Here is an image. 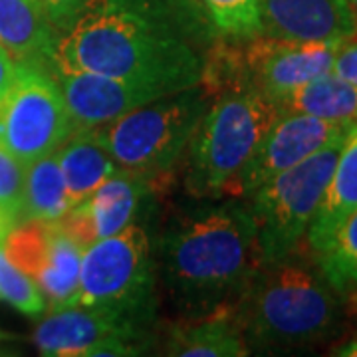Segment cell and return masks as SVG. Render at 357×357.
<instances>
[{
	"label": "cell",
	"instance_id": "24",
	"mask_svg": "<svg viewBox=\"0 0 357 357\" xmlns=\"http://www.w3.org/2000/svg\"><path fill=\"white\" fill-rule=\"evenodd\" d=\"M0 300L20 314L36 318L46 312V298L26 272L14 266L0 246Z\"/></svg>",
	"mask_w": 357,
	"mask_h": 357
},
{
	"label": "cell",
	"instance_id": "8",
	"mask_svg": "<svg viewBox=\"0 0 357 357\" xmlns=\"http://www.w3.org/2000/svg\"><path fill=\"white\" fill-rule=\"evenodd\" d=\"M76 123L50 68L16 64L13 84L0 98V145L24 165L54 153Z\"/></svg>",
	"mask_w": 357,
	"mask_h": 357
},
{
	"label": "cell",
	"instance_id": "21",
	"mask_svg": "<svg viewBox=\"0 0 357 357\" xmlns=\"http://www.w3.org/2000/svg\"><path fill=\"white\" fill-rule=\"evenodd\" d=\"M70 208V197L56 153L44 155L28 163L18 222H56Z\"/></svg>",
	"mask_w": 357,
	"mask_h": 357
},
{
	"label": "cell",
	"instance_id": "3",
	"mask_svg": "<svg viewBox=\"0 0 357 357\" xmlns=\"http://www.w3.org/2000/svg\"><path fill=\"white\" fill-rule=\"evenodd\" d=\"M236 314L250 354H280L333 335L340 296L318 266L292 255L258 266L236 302Z\"/></svg>",
	"mask_w": 357,
	"mask_h": 357
},
{
	"label": "cell",
	"instance_id": "20",
	"mask_svg": "<svg viewBox=\"0 0 357 357\" xmlns=\"http://www.w3.org/2000/svg\"><path fill=\"white\" fill-rule=\"evenodd\" d=\"M280 114H306L347 128L357 123V86L333 72L314 77L276 102Z\"/></svg>",
	"mask_w": 357,
	"mask_h": 357
},
{
	"label": "cell",
	"instance_id": "22",
	"mask_svg": "<svg viewBox=\"0 0 357 357\" xmlns=\"http://www.w3.org/2000/svg\"><path fill=\"white\" fill-rule=\"evenodd\" d=\"M316 266L340 298L357 296V211L314 252Z\"/></svg>",
	"mask_w": 357,
	"mask_h": 357
},
{
	"label": "cell",
	"instance_id": "18",
	"mask_svg": "<svg viewBox=\"0 0 357 357\" xmlns=\"http://www.w3.org/2000/svg\"><path fill=\"white\" fill-rule=\"evenodd\" d=\"M54 153L64 175L70 206L86 201L119 169L98 128L76 129Z\"/></svg>",
	"mask_w": 357,
	"mask_h": 357
},
{
	"label": "cell",
	"instance_id": "6",
	"mask_svg": "<svg viewBox=\"0 0 357 357\" xmlns=\"http://www.w3.org/2000/svg\"><path fill=\"white\" fill-rule=\"evenodd\" d=\"M208 102L204 89L195 86L143 103L98 129L119 169L153 183L185 159Z\"/></svg>",
	"mask_w": 357,
	"mask_h": 357
},
{
	"label": "cell",
	"instance_id": "7",
	"mask_svg": "<svg viewBox=\"0 0 357 357\" xmlns=\"http://www.w3.org/2000/svg\"><path fill=\"white\" fill-rule=\"evenodd\" d=\"M344 139L333 141L248 195L262 262H278L298 252L318 213Z\"/></svg>",
	"mask_w": 357,
	"mask_h": 357
},
{
	"label": "cell",
	"instance_id": "27",
	"mask_svg": "<svg viewBox=\"0 0 357 357\" xmlns=\"http://www.w3.org/2000/svg\"><path fill=\"white\" fill-rule=\"evenodd\" d=\"M46 6V13L50 16L52 24L56 26V30L62 34L70 22L76 18L79 8L84 6L86 0H42Z\"/></svg>",
	"mask_w": 357,
	"mask_h": 357
},
{
	"label": "cell",
	"instance_id": "32",
	"mask_svg": "<svg viewBox=\"0 0 357 357\" xmlns=\"http://www.w3.org/2000/svg\"><path fill=\"white\" fill-rule=\"evenodd\" d=\"M8 337H10V335H8V333H6V332H2V330H0V342H2V340H8Z\"/></svg>",
	"mask_w": 357,
	"mask_h": 357
},
{
	"label": "cell",
	"instance_id": "11",
	"mask_svg": "<svg viewBox=\"0 0 357 357\" xmlns=\"http://www.w3.org/2000/svg\"><path fill=\"white\" fill-rule=\"evenodd\" d=\"M344 40H288L258 34L241 42L248 82L276 103L294 88L330 74Z\"/></svg>",
	"mask_w": 357,
	"mask_h": 357
},
{
	"label": "cell",
	"instance_id": "23",
	"mask_svg": "<svg viewBox=\"0 0 357 357\" xmlns=\"http://www.w3.org/2000/svg\"><path fill=\"white\" fill-rule=\"evenodd\" d=\"M217 32L227 40L243 42L262 34L260 0H199Z\"/></svg>",
	"mask_w": 357,
	"mask_h": 357
},
{
	"label": "cell",
	"instance_id": "12",
	"mask_svg": "<svg viewBox=\"0 0 357 357\" xmlns=\"http://www.w3.org/2000/svg\"><path fill=\"white\" fill-rule=\"evenodd\" d=\"M347 131V126L314 115L280 114L238 177L234 199L248 197L282 171L302 163L333 141L344 139Z\"/></svg>",
	"mask_w": 357,
	"mask_h": 357
},
{
	"label": "cell",
	"instance_id": "25",
	"mask_svg": "<svg viewBox=\"0 0 357 357\" xmlns=\"http://www.w3.org/2000/svg\"><path fill=\"white\" fill-rule=\"evenodd\" d=\"M26 165L0 145V211L18 222L24 195Z\"/></svg>",
	"mask_w": 357,
	"mask_h": 357
},
{
	"label": "cell",
	"instance_id": "15",
	"mask_svg": "<svg viewBox=\"0 0 357 357\" xmlns=\"http://www.w3.org/2000/svg\"><path fill=\"white\" fill-rule=\"evenodd\" d=\"M262 34L288 40H349L357 20L347 0H260Z\"/></svg>",
	"mask_w": 357,
	"mask_h": 357
},
{
	"label": "cell",
	"instance_id": "19",
	"mask_svg": "<svg viewBox=\"0 0 357 357\" xmlns=\"http://www.w3.org/2000/svg\"><path fill=\"white\" fill-rule=\"evenodd\" d=\"M354 211H357V123L345 135L318 213L307 229L310 250H319Z\"/></svg>",
	"mask_w": 357,
	"mask_h": 357
},
{
	"label": "cell",
	"instance_id": "29",
	"mask_svg": "<svg viewBox=\"0 0 357 357\" xmlns=\"http://www.w3.org/2000/svg\"><path fill=\"white\" fill-rule=\"evenodd\" d=\"M333 356H344V357H357V335L351 337L349 342L342 344L335 351H332Z\"/></svg>",
	"mask_w": 357,
	"mask_h": 357
},
{
	"label": "cell",
	"instance_id": "1",
	"mask_svg": "<svg viewBox=\"0 0 357 357\" xmlns=\"http://www.w3.org/2000/svg\"><path fill=\"white\" fill-rule=\"evenodd\" d=\"M220 38L199 0H86L58 38L52 70L177 93L201 84L204 60Z\"/></svg>",
	"mask_w": 357,
	"mask_h": 357
},
{
	"label": "cell",
	"instance_id": "28",
	"mask_svg": "<svg viewBox=\"0 0 357 357\" xmlns=\"http://www.w3.org/2000/svg\"><path fill=\"white\" fill-rule=\"evenodd\" d=\"M14 74H16V62L13 60V56L0 46V98L13 84Z\"/></svg>",
	"mask_w": 357,
	"mask_h": 357
},
{
	"label": "cell",
	"instance_id": "2",
	"mask_svg": "<svg viewBox=\"0 0 357 357\" xmlns=\"http://www.w3.org/2000/svg\"><path fill=\"white\" fill-rule=\"evenodd\" d=\"M153 252L157 280L183 318L236 304L262 264L255 218L238 201L171 220Z\"/></svg>",
	"mask_w": 357,
	"mask_h": 357
},
{
	"label": "cell",
	"instance_id": "17",
	"mask_svg": "<svg viewBox=\"0 0 357 357\" xmlns=\"http://www.w3.org/2000/svg\"><path fill=\"white\" fill-rule=\"evenodd\" d=\"M58 38L42 0H0V46L16 64L52 70Z\"/></svg>",
	"mask_w": 357,
	"mask_h": 357
},
{
	"label": "cell",
	"instance_id": "10",
	"mask_svg": "<svg viewBox=\"0 0 357 357\" xmlns=\"http://www.w3.org/2000/svg\"><path fill=\"white\" fill-rule=\"evenodd\" d=\"M2 250L14 266L38 284L48 312L64 310L77 290L84 250L68 236L60 220L14 225L2 243Z\"/></svg>",
	"mask_w": 357,
	"mask_h": 357
},
{
	"label": "cell",
	"instance_id": "30",
	"mask_svg": "<svg viewBox=\"0 0 357 357\" xmlns=\"http://www.w3.org/2000/svg\"><path fill=\"white\" fill-rule=\"evenodd\" d=\"M14 225H16V222H14V218H10L6 213H2V211H0V246H2V243H4L6 234L14 229Z\"/></svg>",
	"mask_w": 357,
	"mask_h": 357
},
{
	"label": "cell",
	"instance_id": "16",
	"mask_svg": "<svg viewBox=\"0 0 357 357\" xmlns=\"http://www.w3.org/2000/svg\"><path fill=\"white\" fill-rule=\"evenodd\" d=\"M165 354L178 357L250 356L236 304H227L201 316L175 321L167 332Z\"/></svg>",
	"mask_w": 357,
	"mask_h": 357
},
{
	"label": "cell",
	"instance_id": "26",
	"mask_svg": "<svg viewBox=\"0 0 357 357\" xmlns=\"http://www.w3.org/2000/svg\"><path fill=\"white\" fill-rule=\"evenodd\" d=\"M332 72L357 86V36L342 42L333 58Z\"/></svg>",
	"mask_w": 357,
	"mask_h": 357
},
{
	"label": "cell",
	"instance_id": "9",
	"mask_svg": "<svg viewBox=\"0 0 357 357\" xmlns=\"http://www.w3.org/2000/svg\"><path fill=\"white\" fill-rule=\"evenodd\" d=\"M32 340L46 357H128L149 351L151 330L100 310L64 307L48 312Z\"/></svg>",
	"mask_w": 357,
	"mask_h": 357
},
{
	"label": "cell",
	"instance_id": "13",
	"mask_svg": "<svg viewBox=\"0 0 357 357\" xmlns=\"http://www.w3.org/2000/svg\"><path fill=\"white\" fill-rule=\"evenodd\" d=\"M149 192L151 183L147 178L117 169L86 201L72 206L60 218V225L68 236L86 250L93 243L114 236L135 222Z\"/></svg>",
	"mask_w": 357,
	"mask_h": 357
},
{
	"label": "cell",
	"instance_id": "4",
	"mask_svg": "<svg viewBox=\"0 0 357 357\" xmlns=\"http://www.w3.org/2000/svg\"><path fill=\"white\" fill-rule=\"evenodd\" d=\"M278 115L276 103L250 84L213 93L185 153L187 192L195 199L234 197L238 177Z\"/></svg>",
	"mask_w": 357,
	"mask_h": 357
},
{
	"label": "cell",
	"instance_id": "5",
	"mask_svg": "<svg viewBox=\"0 0 357 357\" xmlns=\"http://www.w3.org/2000/svg\"><path fill=\"white\" fill-rule=\"evenodd\" d=\"M66 307L100 310L151 330L157 318V266L149 232L131 222L88 246L77 290Z\"/></svg>",
	"mask_w": 357,
	"mask_h": 357
},
{
	"label": "cell",
	"instance_id": "31",
	"mask_svg": "<svg viewBox=\"0 0 357 357\" xmlns=\"http://www.w3.org/2000/svg\"><path fill=\"white\" fill-rule=\"evenodd\" d=\"M347 4L351 6V10H354V16H356V20H357V0H347Z\"/></svg>",
	"mask_w": 357,
	"mask_h": 357
},
{
	"label": "cell",
	"instance_id": "14",
	"mask_svg": "<svg viewBox=\"0 0 357 357\" xmlns=\"http://www.w3.org/2000/svg\"><path fill=\"white\" fill-rule=\"evenodd\" d=\"M52 72L62 88L76 129L100 128L143 103L169 96L157 88L84 70L54 68Z\"/></svg>",
	"mask_w": 357,
	"mask_h": 357
}]
</instances>
